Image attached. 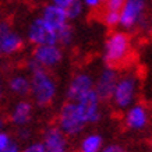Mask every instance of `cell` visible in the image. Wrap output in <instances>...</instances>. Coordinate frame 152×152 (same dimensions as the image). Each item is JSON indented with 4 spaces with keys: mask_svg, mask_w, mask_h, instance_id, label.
I'll list each match as a JSON object with an SVG mask.
<instances>
[{
    "mask_svg": "<svg viewBox=\"0 0 152 152\" xmlns=\"http://www.w3.org/2000/svg\"><path fill=\"white\" fill-rule=\"evenodd\" d=\"M42 145L45 152H67L69 151V142L67 137L61 133L57 127H49L43 133Z\"/></svg>",
    "mask_w": 152,
    "mask_h": 152,
    "instance_id": "5bb4252c",
    "label": "cell"
},
{
    "mask_svg": "<svg viewBox=\"0 0 152 152\" xmlns=\"http://www.w3.org/2000/svg\"><path fill=\"white\" fill-rule=\"evenodd\" d=\"M27 39L34 46H43V45H57V35L56 31L52 29L41 17L35 18L29 23L27 28Z\"/></svg>",
    "mask_w": 152,
    "mask_h": 152,
    "instance_id": "5b68a950",
    "label": "cell"
},
{
    "mask_svg": "<svg viewBox=\"0 0 152 152\" xmlns=\"http://www.w3.org/2000/svg\"><path fill=\"white\" fill-rule=\"evenodd\" d=\"M103 148V138L101 134L89 133L80 142V152H101Z\"/></svg>",
    "mask_w": 152,
    "mask_h": 152,
    "instance_id": "e0dca14e",
    "label": "cell"
},
{
    "mask_svg": "<svg viewBox=\"0 0 152 152\" xmlns=\"http://www.w3.org/2000/svg\"><path fill=\"white\" fill-rule=\"evenodd\" d=\"M23 38L7 21L0 23V56H11L23 49Z\"/></svg>",
    "mask_w": 152,
    "mask_h": 152,
    "instance_id": "ba28073f",
    "label": "cell"
},
{
    "mask_svg": "<svg viewBox=\"0 0 152 152\" xmlns=\"http://www.w3.org/2000/svg\"><path fill=\"white\" fill-rule=\"evenodd\" d=\"M32 61L49 71V69H55L63 61V49L59 45L35 46L32 52Z\"/></svg>",
    "mask_w": 152,
    "mask_h": 152,
    "instance_id": "52a82bcc",
    "label": "cell"
},
{
    "mask_svg": "<svg viewBox=\"0 0 152 152\" xmlns=\"http://www.w3.org/2000/svg\"><path fill=\"white\" fill-rule=\"evenodd\" d=\"M56 35H57V45H59L60 48L67 46V45H70V43L73 42V39H74L73 27L69 24V25H66L64 28H61L60 31H57Z\"/></svg>",
    "mask_w": 152,
    "mask_h": 152,
    "instance_id": "ac0fdd59",
    "label": "cell"
},
{
    "mask_svg": "<svg viewBox=\"0 0 152 152\" xmlns=\"http://www.w3.org/2000/svg\"><path fill=\"white\" fill-rule=\"evenodd\" d=\"M148 0H124L123 9L120 11L119 25L124 29H133L144 18Z\"/></svg>",
    "mask_w": 152,
    "mask_h": 152,
    "instance_id": "8992f818",
    "label": "cell"
},
{
    "mask_svg": "<svg viewBox=\"0 0 152 152\" xmlns=\"http://www.w3.org/2000/svg\"><path fill=\"white\" fill-rule=\"evenodd\" d=\"M101 152H127L124 149V147H121L119 144H109L101 149Z\"/></svg>",
    "mask_w": 152,
    "mask_h": 152,
    "instance_id": "603a6c76",
    "label": "cell"
},
{
    "mask_svg": "<svg viewBox=\"0 0 152 152\" xmlns=\"http://www.w3.org/2000/svg\"><path fill=\"white\" fill-rule=\"evenodd\" d=\"M25 1H37V0H25Z\"/></svg>",
    "mask_w": 152,
    "mask_h": 152,
    "instance_id": "f546056e",
    "label": "cell"
},
{
    "mask_svg": "<svg viewBox=\"0 0 152 152\" xmlns=\"http://www.w3.org/2000/svg\"><path fill=\"white\" fill-rule=\"evenodd\" d=\"M75 103L80 106L84 117L87 120V124H95V123H98L101 120L102 117L101 101H99L98 95L95 94V91H92L91 94H88L84 98L78 99Z\"/></svg>",
    "mask_w": 152,
    "mask_h": 152,
    "instance_id": "8fae6325",
    "label": "cell"
},
{
    "mask_svg": "<svg viewBox=\"0 0 152 152\" xmlns=\"http://www.w3.org/2000/svg\"><path fill=\"white\" fill-rule=\"evenodd\" d=\"M1 131H4V119L0 116V133Z\"/></svg>",
    "mask_w": 152,
    "mask_h": 152,
    "instance_id": "83f0119b",
    "label": "cell"
},
{
    "mask_svg": "<svg viewBox=\"0 0 152 152\" xmlns=\"http://www.w3.org/2000/svg\"><path fill=\"white\" fill-rule=\"evenodd\" d=\"M81 3H83L84 7H88V9H96L99 7L102 1L101 0H81Z\"/></svg>",
    "mask_w": 152,
    "mask_h": 152,
    "instance_id": "484cf974",
    "label": "cell"
},
{
    "mask_svg": "<svg viewBox=\"0 0 152 152\" xmlns=\"http://www.w3.org/2000/svg\"><path fill=\"white\" fill-rule=\"evenodd\" d=\"M31 117H32V103L29 101H25V99L17 102L10 112L11 123L17 127H21V129L31 121Z\"/></svg>",
    "mask_w": 152,
    "mask_h": 152,
    "instance_id": "9a60e30c",
    "label": "cell"
},
{
    "mask_svg": "<svg viewBox=\"0 0 152 152\" xmlns=\"http://www.w3.org/2000/svg\"><path fill=\"white\" fill-rule=\"evenodd\" d=\"M102 21L106 27L109 28H116L120 23V13H107L103 11L102 13Z\"/></svg>",
    "mask_w": 152,
    "mask_h": 152,
    "instance_id": "ffe728a7",
    "label": "cell"
},
{
    "mask_svg": "<svg viewBox=\"0 0 152 152\" xmlns=\"http://www.w3.org/2000/svg\"><path fill=\"white\" fill-rule=\"evenodd\" d=\"M29 88H31L29 77H27L25 74H14L9 80V89L14 95L27 96L29 94Z\"/></svg>",
    "mask_w": 152,
    "mask_h": 152,
    "instance_id": "2e32d148",
    "label": "cell"
},
{
    "mask_svg": "<svg viewBox=\"0 0 152 152\" xmlns=\"http://www.w3.org/2000/svg\"><path fill=\"white\" fill-rule=\"evenodd\" d=\"M57 129L66 137H75L83 133L87 127V120L84 117L80 106L75 102H64L59 110L57 116Z\"/></svg>",
    "mask_w": 152,
    "mask_h": 152,
    "instance_id": "7a4b0ae2",
    "label": "cell"
},
{
    "mask_svg": "<svg viewBox=\"0 0 152 152\" xmlns=\"http://www.w3.org/2000/svg\"><path fill=\"white\" fill-rule=\"evenodd\" d=\"M74 1L75 0H50L52 4L57 6V7H60V9H63V10H67Z\"/></svg>",
    "mask_w": 152,
    "mask_h": 152,
    "instance_id": "cb8c5ba5",
    "label": "cell"
},
{
    "mask_svg": "<svg viewBox=\"0 0 152 152\" xmlns=\"http://www.w3.org/2000/svg\"><path fill=\"white\" fill-rule=\"evenodd\" d=\"M92 91L94 77L89 73L81 71V73H77L71 78L69 87H67V91H66V96H67V101L77 102L78 99L84 98L88 94H91Z\"/></svg>",
    "mask_w": 152,
    "mask_h": 152,
    "instance_id": "9c48e42d",
    "label": "cell"
},
{
    "mask_svg": "<svg viewBox=\"0 0 152 152\" xmlns=\"http://www.w3.org/2000/svg\"><path fill=\"white\" fill-rule=\"evenodd\" d=\"M117 78H119L117 71L112 67H106L99 73L98 78L94 80V91H95L101 102L109 101L112 98Z\"/></svg>",
    "mask_w": 152,
    "mask_h": 152,
    "instance_id": "30bf717a",
    "label": "cell"
},
{
    "mask_svg": "<svg viewBox=\"0 0 152 152\" xmlns=\"http://www.w3.org/2000/svg\"><path fill=\"white\" fill-rule=\"evenodd\" d=\"M1 94H3V85H1V78H0V98H1Z\"/></svg>",
    "mask_w": 152,
    "mask_h": 152,
    "instance_id": "f1b7e54d",
    "label": "cell"
},
{
    "mask_svg": "<svg viewBox=\"0 0 152 152\" xmlns=\"http://www.w3.org/2000/svg\"><path fill=\"white\" fill-rule=\"evenodd\" d=\"M21 152H45V149H43V145H42V142L39 141V142H31V144H28L27 147L24 148Z\"/></svg>",
    "mask_w": 152,
    "mask_h": 152,
    "instance_id": "7402d4cb",
    "label": "cell"
},
{
    "mask_svg": "<svg viewBox=\"0 0 152 152\" xmlns=\"http://www.w3.org/2000/svg\"><path fill=\"white\" fill-rule=\"evenodd\" d=\"M148 121H149V113H148V109L144 105L134 103L126 112L124 116L126 127L133 130V131L144 130L148 126Z\"/></svg>",
    "mask_w": 152,
    "mask_h": 152,
    "instance_id": "7c38bea8",
    "label": "cell"
},
{
    "mask_svg": "<svg viewBox=\"0 0 152 152\" xmlns=\"http://www.w3.org/2000/svg\"><path fill=\"white\" fill-rule=\"evenodd\" d=\"M130 55V38L123 31L112 32L105 42L103 59L109 64V67L115 69L120 66Z\"/></svg>",
    "mask_w": 152,
    "mask_h": 152,
    "instance_id": "277c9868",
    "label": "cell"
},
{
    "mask_svg": "<svg viewBox=\"0 0 152 152\" xmlns=\"http://www.w3.org/2000/svg\"><path fill=\"white\" fill-rule=\"evenodd\" d=\"M0 152H1V151H0Z\"/></svg>",
    "mask_w": 152,
    "mask_h": 152,
    "instance_id": "d6a6232c",
    "label": "cell"
},
{
    "mask_svg": "<svg viewBox=\"0 0 152 152\" xmlns=\"http://www.w3.org/2000/svg\"><path fill=\"white\" fill-rule=\"evenodd\" d=\"M151 147H152V138H151Z\"/></svg>",
    "mask_w": 152,
    "mask_h": 152,
    "instance_id": "4dcf8cb0",
    "label": "cell"
},
{
    "mask_svg": "<svg viewBox=\"0 0 152 152\" xmlns=\"http://www.w3.org/2000/svg\"><path fill=\"white\" fill-rule=\"evenodd\" d=\"M84 7L83 3H81V0H75L73 4L70 6L69 9L66 10V13H67V17H69V21L70 20H77L78 17H81L84 13Z\"/></svg>",
    "mask_w": 152,
    "mask_h": 152,
    "instance_id": "d6986e66",
    "label": "cell"
},
{
    "mask_svg": "<svg viewBox=\"0 0 152 152\" xmlns=\"http://www.w3.org/2000/svg\"><path fill=\"white\" fill-rule=\"evenodd\" d=\"M39 17H41L52 29H55L56 32L70 24L66 10L60 9V7L52 4V3H48V4L43 6Z\"/></svg>",
    "mask_w": 152,
    "mask_h": 152,
    "instance_id": "4fadbf2b",
    "label": "cell"
},
{
    "mask_svg": "<svg viewBox=\"0 0 152 152\" xmlns=\"http://www.w3.org/2000/svg\"><path fill=\"white\" fill-rule=\"evenodd\" d=\"M101 1H106V0H101Z\"/></svg>",
    "mask_w": 152,
    "mask_h": 152,
    "instance_id": "1f68e13d",
    "label": "cell"
},
{
    "mask_svg": "<svg viewBox=\"0 0 152 152\" xmlns=\"http://www.w3.org/2000/svg\"><path fill=\"white\" fill-rule=\"evenodd\" d=\"M137 92H138V77L134 73H127L119 75L110 99L117 109L127 110L130 106L134 105Z\"/></svg>",
    "mask_w": 152,
    "mask_h": 152,
    "instance_id": "3957f363",
    "label": "cell"
},
{
    "mask_svg": "<svg viewBox=\"0 0 152 152\" xmlns=\"http://www.w3.org/2000/svg\"><path fill=\"white\" fill-rule=\"evenodd\" d=\"M103 3H105L103 11H107V13H120L121 9H123V4H124V0H106Z\"/></svg>",
    "mask_w": 152,
    "mask_h": 152,
    "instance_id": "44dd1931",
    "label": "cell"
},
{
    "mask_svg": "<svg viewBox=\"0 0 152 152\" xmlns=\"http://www.w3.org/2000/svg\"><path fill=\"white\" fill-rule=\"evenodd\" d=\"M29 69V94L32 96L34 102L38 106H48L50 105L57 94V84H56L53 75L48 70L42 69L35 64L32 60L28 64Z\"/></svg>",
    "mask_w": 152,
    "mask_h": 152,
    "instance_id": "6da1fadb",
    "label": "cell"
},
{
    "mask_svg": "<svg viewBox=\"0 0 152 152\" xmlns=\"http://www.w3.org/2000/svg\"><path fill=\"white\" fill-rule=\"evenodd\" d=\"M28 135H29V133H28V130H25L23 127V129L20 130V137H21V138H27Z\"/></svg>",
    "mask_w": 152,
    "mask_h": 152,
    "instance_id": "4316f807",
    "label": "cell"
},
{
    "mask_svg": "<svg viewBox=\"0 0 152 152\" xmlns=\"http://www.w3.org/2000/svg\"><path fill=\"white\" fill-rule=\"evenodd\" d=\"M23 149H21V147H20V144L17 142V141H14V140H11L9 142V145L3 149L1 152H21Z\"/></svg>",
    "mask_w": 152,
    "mask_h": 152,
    "instance_id": "d4e9b609",
    "label": "cell"
}]
</instances>
